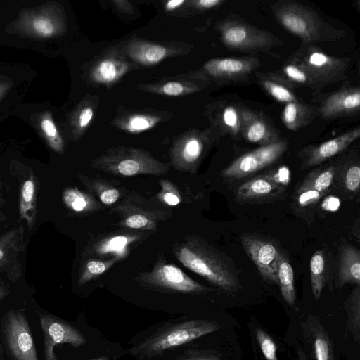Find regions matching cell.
I'll return each mask as SVG.
<instances>
[{"mask_svg":"<svg viewBox=\"0 0 360 360\" xmlns=\"http://www.w3.org/2000/svg\"><path fill=\"white\" fill-rule=\"evenodd\" d=\"M360 165L358 157H346L335 162L333 186L342 195L353 199L359 193Z\"/></svg>","mask_w":360,"mask_h":360,"instance_id":"cell-25","label":"cell"},{"mask_svg":"<svg viewBox=\"0 0 360 360\" xmlns=\"http://www.w3.org/2000/svg\"><path fill=\"white\" fill-rule=\"evenodd\" d=\"M260 175L272 183L285 188L291 180V172L286 165L273 167Z\"/></svg>","mask_w":360,"mask_h":360,"instance_id":"cell-39","label":"cell"},{"mask_svg":"<svg viewBox=\"0 0 360 360\" xmlns=\"http://www.w3.org/2000/svg\"><path fill=\"white\" fill-rule=\"evenodd\" d=\"M142 233L121 231L98 235L86 244L82 253V259H116L121 260L129 254L132 245L143 240Z\"/></svg>","mask_w":360,"mask_h":360,"instance_id":"cell-13","label":"cell"},{"mask_svg":"<svg viewBox=\"0 0 360 360\" xmlns=\"http://www.w3.org/2000/svg\"><path fill=\"white\" fill-rule=\"evenodd\" d=\"M219 325L206 319H192L169 323L130 349V354L139 359H150L164 352L213 333Z\"/></svg>","mask_w":360,"mask_h":360,"instance_id":"cell-3","label":"cell"},{"mask_svg":"<svg viewBox=\"0 0 360 360\" xmlns=\"http://www.w3.org/2000/svg\"><path fill=\"white\" fill-rule=\"evenodd\" d=\"M335 171V162H333L312 170L302 182L326 195L332 189Z\"/></svg>","mask_w":360,"mask_h":360,"instance_id":"cell-37","label":"cell"},{"mask_svg":"<svg viewBox=\"0 0 360 360\" xmlns=\"http://www.w3.org/2000/svg\"><path fill=\"white\" fill-rule=\"evenodd\" d=\"M1 199L0 198V201H1Z\"/></svg>","mask_w":360,"mask_h":360,"instance_id":"cell-52","label":"cell"},{"mask_svg":"<svg viewBox=\"0 0 360 360\" xmlns=\"http://www.w3.org/2000/svg\"><path fill=\"white\" fill-rule=\"evenodd\" d=\"M134 280L142 287L169 293L201 294L209 290L162 256L150 271L139 274Z\"/></svg>","mask_w":360,"mask_h":360,"instance_id":"cell-7","label":"cell"},{"mask_svg":"<svg viewBox=\"0 0 360 360\" xmlns=\"http://www.w3.org/2000/svg\"><path fill=\"white\" fill-rule=\"evenodd\" d=\"M39 321L44 335V360H58L53 349L58 344L68 343L77 348L86 343L79 330L52 314H40Z\"/></svg>","mask_w":360,"mask_h":360,"instance_id":"cell-15","label":"cell"},{"mask_svg":"<svg viewBox=\"0 0 360 360\" xmlns=\"http://www.w3.org/2000/svg\"><path fill=\"white\" fill-rule=\"evenodd\" d=\"M36 188V182L32 176L23 182L20 190V214L21 219L26 221L30 229L35 222Z\"/></svg>","mask_w":360,"mask_h":360,"instance_id":"cell-34","label":"cell"},{"mask_svg":"<svg viewBox=\"0 0 360 360\" xmlns=\"http://www.w3.org/2000/svg\"><path fill=\"white\" fill-rule=\"evenodd\" d=\"M240 240L262 277L267 282L278 285V266L282 252L278 247L271 240L252 234H243Z\"/></svg>","mask_w":360,"mask_h":360,"instance_id":"cell-14","label":"cell"},{"mask_svg":"<svg viewBox=\"0 0 360 360\" xmlns=\"http://www.w3.org/2000/svg\"><path fill=\"white\" fill-rule=\"evenodd\" d=\"M359 136L360 128L356 127L321 143L304 147L297 153L301 160V169H307L322 164L345 150Z\"/></svg>","mask_w":360,"mask_h":360,"instance_id":"cell-20","label":"cell"},{"mask_svg":"<svg viewBox=\"0 0 360 360\" xmlns=\"http://www.w3.org/2000/svg\"><path fill=\"white\" fill-rule=\"evenodd\" d=\"M241 137L245 141L260 146L278 141L281 138L279 131L257 111L242 106Z\"/></svg>","mask_w":360,"mask_h":360,"instance_id":"cell-22","label":"cell"},{"mask_svg":"<svg viewBox=\"0 0 360 360\" xmlns=\"http://www.w3.org/2000/svg\"><path fill=\"white\" fill-rule=\"evenodd\" d=\"M87 360H110L108 356H100L94 359H87Z\"/></svg>","mask_w":360,"mask_h":360,"instance_id":"cell-51","label":"cell"},{"mask_svg":"<svg viewBox=\"0 0 360 360\" xmlns=\"http://www.w3.org/2000/svg\"><path fill=\"white\" fill-rule=\"evenodd\" d=\"M160 185L162 191L158 193V198L165 204L176 206L181 201L180 193L177 188L168 180H160Z\"/></svg>","mask_w":360,"mask_h":360,"instance_id":"cell-40","label":"cell"},{"mask_svg":"<svg viewBox=\"0 0 360 360\" xmlns=\"http://www.w3.org/2000/svg\"><path fill=\"white\" fill-rule=\"evenodd\" d=\"M4 339L14 360H38L29 323L23 312L8 311L3 319Z\"/></svg>","mask_w":360,"mask_h":360,"instance_id":"cell-12","label":"cell"},{"mask_svg":"<svg viewBox=\"0 0 360 360\" xmlns=\"http://www.w3.org/2000/svg\"><path fill=\"white\" fill-rule=\"evenodd\" d=\"M278 279L283 299L289 305L293 306L296 298L294 271L287 257L283 253L278 261Z\"/></svg>","mask_w":360,"mask_h":360,"instance_id":"cell-36","label":"cell"},{"mask_svg":"<svg viewBox=\"0 0 360 360\" xmlns=\"http://www.w3.org/2000/svg\"><path fill=\"white\" fill-rule=\"evenodd\" d=\"M165 119V112L127 110L119 113L112 124L121 130L135 134L150 129Z\"/></svg>","mask_w":360,"mask_h":360,"instance_id":"cell-26","label":"cell"},{"mask_svg":"<svg viewBox=\"0 0 360 360\" xmlns=\"http://www.w3.org/2000/svg\"><path fill=\"white\" fill-rule=\"evenodd\" d=\"M118 261L116 259L107 260L94 258L82 259L79 268L78 285L79 286L83 285L96 278L110 269Z\"/></svg>","mask_w":360,"mask_h":360,"instance_id":"cell-38","label":"cell"},{"mask_svg":"<svg viewBox=\"0 0 360 360\" xmlns=\"http://www.w3.org/2000/svg\"><path fill=\"white\" fill-rule=\"evenodd\" d=\"M311 290L314 298L321 297L327 275V260L322 250H316L312 255L310 263Z\"/></svg>","mask_w":360,"mask_h":360,"instance_id":"cell-35","label":"cell"},{"mask_svg":"<svg viewBox=\"0 0 360 360\" xmlns=\"http://www.w3.org/2000/svg\"><path fill=\"white\" fill-rule=\"evenodd\" d=\"M318 116V106L299 101L285 103L281 114V119L288 129L297 131L311 124Z\"/></svg>","mask_w":360,"mask_h":360,"instance_id":"cell-29","label":"cell"},{"mask_svg":"<svg viewBox=\"0 0 360 360\" xmlns=\"http://www.w3.org/2000/svg\"><path fill=\"white\" fill-rule=\"evenodd\" d=\"M314 347L316 360H333L331 344L324 333L316 336Z\"/></svg>","mask_w":360,"mask_h":360,"instance_id":"cell-42","label":"cell"},{"mask_svg":"<svg viewBox=\"0 0 360 360\" xmlns=\"http://www.w3.org/2000/svg\"><path fill=\"white\" fill-rule=\"evenodd\" d=\"M41 125L44 131L49 136H56L57 134V131L52 122L49 120H44L42 122Z\"/></svg>","mask_w":360,"mask_h":360,"instance_id":"cell-48","label":"cell"},{"mask_svg":"<svg viewBox=\"0 0 360 360\" xmlns=\"http://www.w3.org/2000/svg\"><path fill=\"white\" fill-rule=\"evenodd\" d=\"M338 273L340 285L347 283L359 285L360 252L351 244H343L340 248Z\"/></svg>","mask_w":360,"mask_h":360,"instance_id":"cell-31","label":"cell"},{"mask_svg":"<svg viewBox=\"0 0 360 360\" xmlns=\"http://www.w3.org/2000/svg\"><path fill=\"white\" fill-rule=\"evenodd\" d=\"M8 294V290L4 285L0 284V300Z\"/></svg>","mask_w":360,"mask_h":360,"instance_id":"cell-50","label":"cell"},{"mask_svg":"<svg viewBox=\"0 0 360 360\" xmlns=\"http://www.w3.org/2000/svg\"><path fill=\"white\" fill-rule=\"evenodd\" d=\"M318 106L319 116L325 120L351 117L360 111L359 86L344 85L325 94Z\"/></svg>","mask_w":360,"mask_h":360,"instance_id":"cell-19","label":"cell"},{"mask_svg":"<svg viewBox=\"0 0 360 360\" xmlns=\"http://www.w3.org/2000/svg\"><path fill=\"white\" fill-rule=\"evenodd\" d=\"M215 27L224 45L236 51L271 54L270 51L274 47L283 44L273 33L255 27L232 14L217 22Z\"/></svg>","mask_w":360,"mask_h":360,"instance_id":"cell-5","label":"cell"},{"mask_svg":"<svg viewBox=\"0 0 360 360\" xmlns=\"http://www.w3.org/2000/svg\"><path fill=\"white\" fill-rule=\"evenodd\" d=\"M186 0H170L165 2V8L167 11H175L186 3Z\"/></svg>","mask_w":360,"mask_h":360,"instance_id":"cell-49","label":"cell"},{"mask_svg":"<svg viewBox=\"0 0 360 360\" xmlns=\"http://www.w3.org/2000/svg\"><path fill=\"white\" fill-rule=\"evenodd\" d=\"M288 141L281 139L271 144L259 146L243 154L221 172V176L229 181L240 180L273 165L286 152Z\"/></svg>","mask_w":360,"mask_h":360,"instance_id":"cell-11","label":"cell"},{"mask_svg":"<svg viewBox=\"0 0 360 360\" xmlns=\"http://www.w3.org/2000/svg\"><path fill=\"white\" fill-rule=\"evenodd\" d=\"M242 106L231 101L219 100L207 105L205 115L210 128L221 138L229 136L233 140L241 137Z\"/></svg>","mask_w":360,"mask_h":360,"instance_id":"cell-18","label":"cell"},{"mask_svg":"<svg viewBox=\"0 0 360 360\" xmlns=\"http://www.w3.org/2000/svg\"><path fill=\"white\" fill-rule=\"evenodd\" d=\"M340 207V200L338 198L328 195L323 198L320 204V210L324 212H336Z\"/></svg>","mask_w":360,"mask_h":360,"instance_id":"cell-46","label":"cell"},{"mask_svg":"<svg viewBox=\"0 0 360 360\" xmlns=\"http://www.w3.org/2000/svg\"><path fill=\"white\" fill-rule=\"evenodd\" d=\"M276 71L292 89L306 87L312 91L314 96L321 95L322 90L305 68L292 55Z\"/></svg>","mask_w":360,"mask_h":360,"instance_id":"cell-30","label":"cell"},{"mask_svg":"<svg viewBox=\"0 0 360 360\" xmlns=\"http://www.w3.org/2000/svg\"><path fill=\"white\" fill-rule=\"evenodd\" d=\"M324 196V194L300 181L292 196V210L298 217L310 225L318 204Z\"/></svg>","mask_w":360,"mask_h":360,"instance_id":"cell-28","label":"cell"},{"mask_svg":"<svg viewBox=\"0 0 360 360\" xmlns=\"http://www.w3.org/2000/svg\"><path fill=\"white\" fill-rule=\"evenodd\" d=\"M175 257L187 269L226 292L239 287L237 269L233 262L205 239L186 236L173 248Z\"/></svg>","mask_w":360,"mask_h":360,"instance_id":"cell-1","label":"cell"},{"mask_svg":"<svg viewBox=\"0 0 360 360\" xmlns=\"http://www.w3.org/2000/svg\"><path fill=\"white\" fill-rule=\"evenodd\" d=\"M90 167L107 174L120 176L140 174H165L169 165L155 158L150 153L134 147L120 146L108 149L90 161Z\"/></svg>","mask_w":360,"mask_h":360,"instance_id":"cell-4","label":"cell"},{"mask_svg":"<svg viewBox=\"0 0 360 360\" xmlns=\"http://www.w3.org/2000/svg\"><path fill=\"white\" fill-rule=\"evenodd\" d=\"M24 248V227L21 224L0 236V273L6 274L13 282L22 275L19 257Z\"/></svg>","mask_w":360,"mask_h":360,"instance_id":"cell-21","label":"cell"},{"mask_svg":"<svg viewBox=\"0 0 360 360\" xmlns=\"http://www.w3.org/2000/svg\"><path fill=\"white\" fill-rule=\"evenodd\" d=\"M95 105L91 101L89 105H85L79 111L78 125L80 129H86L93 120Z\"/></svg>","mask_w":360,"mask_h":360,"instance_id":"cell-45","label":"cell"},{"mask_svg":"<svg viewBox=\"0 0 360 360\" xmlns=\"http://www.w3.org/2000/svg\"><path fill=\"white\" fill-rule=\"evenodd\" d=\"M219 139L210 127L187 131L171 147L172 166L177 171L195 174L203 158Z\"/></svg>","mask_w":360,"mask_h":360,"instance_id":"cell-6","label":"cell"},{"mask_svg":"<svg viewBox=\"0 0 360 360\" xmlns=\"http://www.w3.org/2000/svg\"><path fill=\"white\" fill-rule=\"evenodd\" d=\"M285 188L278 186L260 174L240 184L236 192V201L241 203H264L281 200Z\"/></svg>","mask_w":360,"mask_h":360,"instance_id":"cell-23","label":"cell"},{"mask_svg":"<svg viewBox=\"0 0 360 360\" xmlns=\"http://www.w3.org/2000/svg\"><path fill=\"white\" fill-rule=\"evenodd\" d=\"M255 76L259 85L272 98L278 102L288 103L300 101L292 89L276 72H256Z\"/></svg>","mask_w":360,"mask_h":360,"instance_id":"cell-32","label":"cell"},{"mask_svg":"<svg viewBox=\"0 0 360 360\" xmlns=\"http://www.w3.org/2000/svg\"><path fill=\"white\" fill-rule=\"evenodd\" d=\"M78 178L87 191L105 205H113L127 192L119 181L81 174L78 175Z\"/></svg>","mask_w":360,"mask_h":360,"instance_id":"cell-27","label":"cell"},{"mask_svg":"<svg viewBox=\"0 0 360 360\" xmlns=\"http://www.w3.org/2000/svg\"><path fill=\"white\" fill-rule=\"evenodd\" d=\"M34 28L43 34H51L53 31L52 24L44 19H38L34 22Z\"/></svg>","mask_w":360,"mask_h":360,"instance_id":"cell-47","label":"cell"},{"mask_svg":"<svg viewBox=\"0 0 360 360\" xmlns=\"http://www.w3.org/2000/svg\"><path fill=\"white\" fill-rule=\"evenodd\" d=\"M225 3L224 0H192L187 1V7L196 11H206L217 8Z\"/></svg>","mask_w":360,"mask_h":360,"instance_id":"cell-44","label":"cell"},{"mask_svg":"<svg viewBox=\"0 0 360 360\" xmlns=\"http://www.w3.org/2000/svg\"><path fill=\"white\" fill-rule=\"evenodd\" d=\"M63 199L65 205L77 213H91L102 209L100 202L93 195L77 188L65 189Z\"/></svg>","mask_w":360,"mask_h":360,"instance_id":"cell-33","label":"cell"},{"mask_svg":"<svg viewBox=\"0 0 360 360\" xmlns=\"http://www.w3.org/2000/svg\"><path fill=\"white\" fill-rule=\"evenodd\" d=\"M261 65L260 58L251 55L240 58H214L195 72L210 82L226 85L247 82Z\"/></svg>","mask_w":360,"mask_h":360,"instance_id":"cell-10","label":"cell"},{"mask_svg":"<svg viewBox=\"0 0 360 360\" xmlns=\"http://www.w3.org/2000/svg\"><path fill=\"white\" fill-rule=\"evenodd\" d=\"M210 82L195 72L186 75V78L173 79L153 84H141L139 89L169 96H179L201 91Z\"/></svg>","mask_w":360,"mask_h":360,"instance_id":"cell-24","label":"cell"},{"mask_svg":"<svg viewBox=\"0 0 360 360\" xmlns=\"http://www.w3.org/2000/svg\"><path fill=\"white\" fill-rule=\"evenodd\" d=\"M256 338L261 351L266 360H278L276 345L273 339L262 329L257 328Z\"/></svg>","mask_w":360,"mask_h":360,"instance_id":"cell-41","label":"cell"},{"mask_svg":"<svg viewBox=\"0 0 360 360\" xmlns=\"http://www.w3.org/2000/svg\"><path fill=\"white\" fill-rule=\"evenodd\" d=\"M124 54L133 63L149 66L155 65L168 57L189 51L188 47L173 43H156L139 38H131L120 46Z\"/></svg>","mask_w":360,"mask_h":360,"instance_id":"cell-17","label":"cell"},{"mask_svg":"<svg viewBox=\"0 0 360 360\" xmlns=\"http://www.w3.org/2000/svg\"><path fill=\"white\" fill-rule=\"evenodd\" d=\"M292 56L305 68L321 90L344 80L351 62L349 58L328 55L316 44H302Z\"/></svg>","mask_w":360,"mask_h":360,"instance_id":"cell-8","label":"cell"},{"mask_svg":"<svg viewBox=\"0 0 360 360\" xmlns=\"http://www.w3.org/2000/svg\"><path fill=\"white\" fill-rule=\"evenodd\" d=\"M112 211L120 218L117 226L139 231H155L160 222L172 215L167 210L148 205L146 199L134 192L126 194Z\"/></svg>","mask_w":360,"mask_h":360,"instance_id":"cell-9","label":"cell"},{"mask_svg":"<svg viewBox=\"0 0 360 360\" xmlns=\"http://www.w3.org/2000/svg\"><path fill=\"white\" fill-rule=\"evenodd\" d=\"M176 360H220L216 355L204 350H187L179 356Z\"/></svg>","mask_w":360,"mask_h":360,"instance_id":"cell-43","label":"cell"},{"mask_svg":"<svg viewBox=\"0 0 360 360\" xmlns=\"http://www.w3.org/2000/svg\"><path fill=\"white\" fill-rule=\"evenodd\" d=\"M136 67L137 65L131 61L120 48L112 47L93 61L90 65L89 78L91 83L110 86Z\"/></svg>","mask_w":360,"mask_h":360,"instance_id":"cell-16","label":"cell"},{"mask_svg":"<svg viewBox=\"0 0 360 360\" xmlns=\"http://www.w3.org/2000/svg\"><path fill=\"white\" fill-rule=\"evenodd\" d=\"M277 22L287 31L297 37L302 45L324 41H336L345 32L325 21L314 10L301 3L285 0L271 6Z\"/></svg>","mask_w":360,"mask_h":360,"instance_id":"cell-2","label":"cell"}]
</instances>
